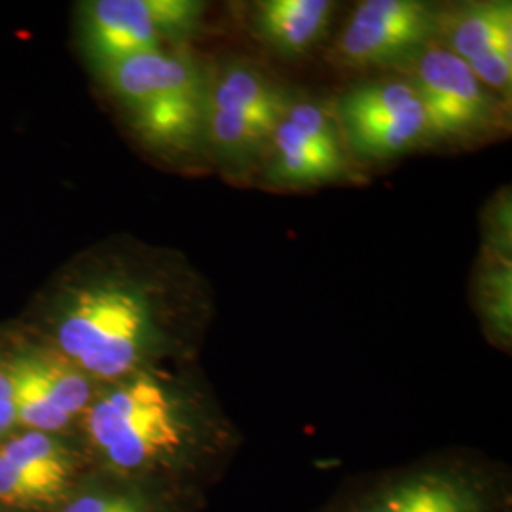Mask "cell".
I'll return each instance as SVG.
<instances>
[{"instance_id": "obj_18", "label": "cell", "mask_w": 512, "mask_h": 512, "mask_svg": "<svg viewBox=\"0 0 512 512\" xmlns=\"http://www.w3.org/2000/svg\"><path fill=\"white\" fill-rule=\"evenodd\" d=\"M18 429V416L10 376L4 363V349L0 344V440Z\"/></svg>"}, {"instance_id": "obj_16", "label": "cell", "mask_w": 512, "mask_h": 512, "mask_svg": "<svg viewBox=\"0 0 512 512\" xmlns=\"http://www.w3.org/2000/svg\"><path fill=\"white\" fill-rule=\"evenodd\" d=\"M486 256L482 274L478 279V310L484 327L494 344L511 348V258L507 256Z\"/></svg>"}, {"instance_id": "obj_7", "label": "cell", "mask_w": 512, "mask_h": 512, "mask_svg": "<svg viewBox=\"0 0 512 512\" xmlns=\"http://www.w3.org/2000/svg\"><path fill=\"white\" fill-rule=\"evenodd\" d=\"M336 114L348 147L365 158H395L431 139L427 112L410 80L355 86L340 97Z\"/></svg>"}, {"instance_id": "obj_15", "label": "cell", "mask_w": 512, "mask_h": 512, "mask_svg": "<svg viewBox=\"0 0 512 512\" xmlns=\"http://www.w3.org/2000/svg\"><path fill=\"white\" fill-rule=\"evenodd\" d=\"M440 35H444L452 54L471 61L490 52L497 44L512 40L511 2H475L442 12Z\"/></svg>"}, {"instance_id": "obj_12", "label": "cell", "mask_w": 512, "mask_h": 512, "mask_svg": "<svg viewBox=\"0 0 512 512\" xmlns=\"http://www.w3.org/2000/svg\"><path fill=\"white\" fill-rule=\"evenodd\" d=\"M336 2L264 0L255 8L256 35L277 54L298 57L313 50L329 33Z\"/></svg>"}, {"instance_id": "obj_5", "label": "cell", "mask_w": 512, "mask_h": 512, "mask_svg": "<svg viewBox=\"0 0 512 512\" xmlns=\"http://www.w3.org/2000/svg\"><path fill=\"white\" fill-rule=\"evenodd\" d=\"M18 427L80 435V425L101 385L42 338L2 344Z\"/></svg>"}, {"instance_id": "obj_1", "label": "cell", "mask_w": 512, "mask_h": 512, "mask_svg": "<svg viewBox=\"0 0 512 512\" xmlns=\"http://www.w3.org/2000/svg\"><path fill=\"white\" fill-rule=\"evenodd\" d=\"M80 439L93 467L203 509L241 435L188 361L152 366L99 387Z\"/></svg>"}, {"instance_id": "obj_10", "label": "cell", "mask_w": 512, "mask_h": 512, "mask_svg": "<svg viewBox=\"0 0 512 512\" xmlns=\"http://www.w3.org/2000/svg\"><path fill=\"white\" fill-rule=\"evenodd\" d=\"M410 65V82L427 112L431 137H475L494 126L497 105L461 57L431 44Z\"/></svg>"}, {"instance_id": "obj_2", "label": "cell", "mask_w": 512, "mask_h": 512, "mask_svg": "<svg viewBox=\"0 0 512 512\" xmlns=\"http://www.w3.org/2000/svg\"><path fill=\"white\" fill-rule=\"evenodd\" d=\"M99 385L152 366L186 363L192 338L165 317L148 294L124 281L80 289L42 338Z\"/></svg>"}, {"instance_id": "obj_3", "label": "cell", "mask_w": 512, "mask_h": 512, "mask_svg": "<svg viewBox=\"0 0 512 512\" xmlns=\"http://www.w3.org/2000/svg\"><path fill=\"white\" fill-rule=\"evenodd\" d=\"M323 512H512V478L473 452H440L355 478Z\"/></svg>"}, {"instance_id": "obj_9", "label": "cell", "mask_w": 512, "mask_h": 512, "mask_svg": "<svg viewBox=\"0 0 512 512\" xmlns=\"http://www.w3.org/2000/svg\"><path fill=\"white\" fill-rule=\"evenodd\" d=\"M439 10L421 0L361 2L336 44V59L353 69L410 65L440 35Z\"/></svg>"}, {"instance_id": "obj_13", "label": "cell", "mask_w": 512, "mask_h": 512, "mask_svg": "<svg viewBox=\"0 0 512 512\" xmlns=\"http://www.w3.org/2000/svg\"><path fill=\"white\" fill-rule=\"evenodd\" d=\"M181 497L93 469L61 512H202Z\"/></svg>"}, {"instance_id": "obj_8", "label": "cell", "mask_w": 512, "mask_h": 512, "mask_svg": "<svg viewBox=\"0 0 512 512\" xmlns=\"http://www.w3.org/2000/svg\"><path fill=\"white\" fill-rule=\"evenodd\" d=\"M194 0H95L84 8V42L99 69L162 50L164 38L190 35L202 19Z\"/></svg>"}, {"instance_id": "obj_4", "label": "cell", "mask_w": 512, "mask_h": 512, "mask_svg": "<svg viewBox=\"0 0 512 512\" xmlns=\"http://www.w3.org/2000/svg\"><path fill=\"white\" fill-rule=\"evenodd\" d=\"M135 129L154 147L205 143L211 76L192 57L156 50L101 69Z\"/></svg>"}, {"instance_id": "obj_11", "label": "cell", "mask_w": 512, "mask_h": 512, "mask_svg": "<svg viewBox=\"0 0 512 512\" xmlns=\"http://www.w3.org/2000/svg\"><path fill=\"white\" fill-rule=\"evenodd\" d=\"M268 179L281 186L332 183L349 173L346 152L317 145L281 114L268 139Z\"/></svg>"}, {"instance_id": "obj_6", "label": "cell", "mask_w": 512, "mask_h": 512, "mask_svg": "<svg viewBox=\"0 0 512 512\" xmlns=\"http://www.w3.org/2000/svg\"><path fill=\"white\" fill-rule=\"evenodd\" d=\"M93 469L80 435L18 427L0 440V512H61Z\"/></svg>"}, {"instance_id": "obj_17", "label": "cell", "mask_w": 512, "mask_h": 512, "mask_svg": "<svg viewBox=\"0 0 512 512\" xmlns=\"http://www.w3.org/2000/svg\"><path fill=\"white\" fill-rule=\"evenodd\" d=\"M465 63L471 67V71L486 88L499 90V92H505L511 88L512 40H505L490 52Z\"/></svg>"}, {"instance_id": "obj_14", "label": "cell", "mask_w": 512, "mask_h": 512, "mask_svg": "<svg viewBox=\"0 0 512 512\" xmlns=\"http://www.w3.org/2000/svg\"><path fill=\"white\" fill-rule=\"evenodd\" d=\"M287 99V93L249 63H230L211 78L209 109L243 114L266 128L274 129Z\"/></svg>"}]
</instances>
